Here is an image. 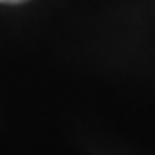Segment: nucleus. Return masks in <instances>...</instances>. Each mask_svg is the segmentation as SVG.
Segmentation results:
<instances>
[{"mask_svg":"<svg viewBox=\"0 0 155 155\" xmlns=\"http://www.w3.org/2000/svg\"><path fill=\"white\" fill-rule=\"evenodd\" d=\"M4 4H19V2H25V0H0Z\"/></svg>","mask_w":155,"mask_h":155,"instance_id":"f257e3e1","label":"nucleus"}]
</instances>
